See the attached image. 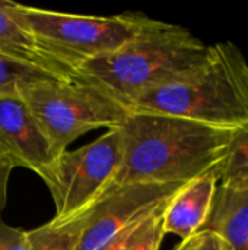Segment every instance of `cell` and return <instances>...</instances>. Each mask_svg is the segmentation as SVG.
<instances>
[{
	"mask_svg": "<svg viewBox=\"0 0 248 250\" xmlns=\"http://www.w3.org/2000/svg\"><path fill=\"white\" fill-rule=\"evenodd\" d=\"M67 79L76 78L0 53V95H22L32 85Z\"/></svg>",
	"mask_w": 248,
	"mask_h": 250,
	"instance_id": "12",
	"label": "cell"
},
{
	"mask_svg": "<svg viewBox=\"0 0 248 250\" xmlns=\"http://www.w3.org/2000/svg\"><path fill=\"white\" fill-rule=\"evenodd\" d=\"M189 183V182H187ZM186 183H130L110 189L85 212L75 250H96L171 199Z\"/></svg>",
	"mask_w": 248,
	"mask_h": 250,
	"instance_id": "7",
	"label": "cell"
},
{
	"mask_svg": "<svg viewBox=\"0 0 248 250\" xmlns=\"http://www.w3.org/2000/svg\"><path fill=\"white\" fill-rule=\"evenodd\" d=\"M120 132L123 161L111 189L194 180L219 167L235 135L234 130L153 113H130Z\"/></svg>",
	"mask_w": 248,
	"mask_h": 250,
	"instance_id": "1",
	"label": "cell"
},
{
	"mask_svg": "<svg viewBox=\"0 0 248 250\" xmlns=\"http://www.w3.org/2000/svg\"><path fill=\"white\" fill-rule=\"evenodd\" d=\"M127 108L237 132L248 125L247 60L231 41L213 44L194 72L136 95Z\"/></svg>",
	"mask_w": 248,
	"mask_h": 250,
	"instance_id": "2",
	"label": "cell"
},
{
	"mask_svg": "<svg viewBox=\"0 0 248 250\" xmlns=\"http://www.w3.org/2000/svg\"><path fill=\"white\" fill-rule=\"evenodd\" d=\"M218 186L216 170L186 183L164 211V233L184 240L200 231L212 211Z\"/></svg>",
	"mask_w": 248,
	"mask_h": 250,
	"instance_id": "9",
	"label": "cell"
},
{
	"mask_svg": "<svg viewBox=\"0 0 248 250\" xmlns=\"http://www.w3.org/2000/svg\"><path fill=\"white\" fill-rule=\"evenodd\" d=\"M209 53L210 45L189 29L153 19L121 48L79 66L76 76L127 107L136 95L194 72Z\"/></svg>",
	"mask_w": 248,
	"mask_h": 250,
	"instance_id": "3",
	"label": "cell"
},
{
	"mask_svg": "<svg viewBox=\"0 0 248 250\" xmlns=\"http://www.w3.org/2000/svg\"><path fill=\"white\" fill-rule=\"evenodd\" d=\"M121 161L120 127L79 149L60 154L42 177L56 207L53 220L64 223L83 215L111 189Z\"/></svg>",
	"mask_w": 248,
	"mask_h": 250,
	"instance_id": "6",
	"label": "cell"
},
{
	"mask_svg": "<svg viewBox=\"0 0 248 250\" xmlns=\"http://www.w3.org/2000/svg\"><path fill=\"white\" fill-rule=\"evenodd\" d=\"M0 157L41 179L58 157L22 95H0Z\"/></svg>",
	"mask_w": 248,
	"mask_h": 250,
	"instance_id": "8",
	"label": "cell"
},
{
	"mask_svg": "<svg viewBox=\"0 0 248 250\" xmlns=\"http://www.w3.org/2000/svg\"><path fill=\"white\" fill-rule=\"evenodd\" d=\"M174 250H228L225 242L210 230H200L181 243Z\"/></svg>",
	"mask_w": 248,
	"mask_h": 250,
	"instance_id": "16",
	"label": "cell"
},
{
	"mask_svg": "<svg viewBox=\"0 0 248 250\" xmlns=\"http://www.w3.org/2000/svg\"><path fill=\"white\" fill-rule=\"evenodd\" d=\"M85 224V214L64 223H50L28 231L31 250H75Z\"/></svg>",
	"mask_w": 248,
	"mask_h": 250,
	"instance_id": "14",
	"label": "cell"
},
{
	"mask_svg": "<svg viewBox=\"0 0 248 250\" xmlns=\"http://www.w3.org/2000/svg\"><path fill=\"white\" fill-rule=\"evenodd\" d=\"M151 214V212H149ZM145 218V217H143ZM142 218V220H143ZM140 220V221H142ZM140 221H137L136 224H133V226H130L129 229H126V230H123L121 233H118L115 237H113L110 242H107L104 246H101L99 249H96V250H123L124 249V245H126V242H127V239H129V236L132 234V231L136 229V226L140 223Z\"/></svg>",
	"mask_w": 248,
	"mask_h": 250,
	"instance_id": "19",
	"label": "cell"
},
{
	"mask_svg": "<svg viewBox=\"0 0 248 250\" xmlns=\"http://www.w3.org/2000/svg\"><path fill=\"white\" fill-rule=\"evenodd\" d=\"M0 250H31L28 231L0 223Z\"/></svg>",
	"mask_w": 248,
	"mask_h": 250,
	"instance_id": "17",
	"label": "cell"
},
{
	"mask_svg": "<svg viewBox=\"0 0 248 250\" xmlns=\"http://www.w3.org/2000/svg\"><path fill=\"white\" fill-rule=\"evenodd\" d=\"M15 166L4 157H0V223H1V212L6 205V198H7V183L12 170Z\"/></svg>",
	"mask_w": 248,
	"mask_h": 250,
	"instance_id": "18",
	"label": "cell"
},
{
	"mask_svg": "<svg viewBox=\"0 0 248 250\" xmlns=\"http://www.w3.org/2000/svg\"><path fill=\"white\" fill-rule=\"evenodd\" d=\"M203 229L216 233L228 250H248V189L234 190L219 185Z\"/></svg>",
	"mask_w": 248,
	"mask_h": 250,
	"instance_id": "10",
	"label": "cell"
},
{
	"mask_svg": "<svg viewBox=\"0 0 248 250\" xmlns=\"http://www.w3.org/2000/svg\"><path fill=\"white\" fill-rule=\"evenodd\" d=\"M10 12L48 59L75 73L89 60L121 48L153 21L143 13L80 16L15 1Z\"/></svg>",
	"mask_w": 248,
	"mask_h": 250,
	"instance_id": "4",
	"label": "cell"
},
{
	"mask_svg": "<svg viewBox=\"0 0 248 250\" xmlns=\"http://www.w3.org/2000/svg\"><path fill=\"white\" fill-rule=\"evenodd\" d=\"M219 185L234 190L248 189V125L235 132L224 161L216 168Z\"/></svg>",
	"mask_w": 248,
	"mask_h": 250,
	"instance_id": "13",
	"label": "cell"
},
{
	"mask_svg": "<svg viewBox=\"0 0 248 250\" xmlns=\"http://www.w3.org/2000/svg\"><path fill=\"white\" fill-rule=\"evenodd\" d=\"M171 199L156 207L132 231L123 250H159L164 233V211Z\"/></svg>",
	"mask_w": 248,
	"mask_h": 250,
	"instance_id": "15",
	"label": "cell"
},
{
	"mask_svg": "<svg viewBox=\"0 0 248 250\" xmlns=\"http://www.w3.org/2000/svg\"><path fill=\"white\" fill-rule=\"evenodd\" d=\"M10 6L12 1L0 0V53L77 78L75 72L57 64L41 51L34 38L16 22L10 12Z\"/></svg>",
	"mask_w": 248,
	"mask_h": 250,
	"instance_id": "11",
	"label": "cell"
},
{
	"mask_svg": "<svg viewBox=\"0 0 248 250\" xmlns=\"http://www.w3.org/2000/svg\"><path fill=\"white\" fill-rule=\"evenodd\" d=\"M22 97L57 155L82 135L118 129L130 116L121 101L77 78L32 85Z\"/></svg>",
	"mask_w": 248,
	"mask_h": 250,
	"instance_id": "5",
	"label": "cell"
}]
</instances>
